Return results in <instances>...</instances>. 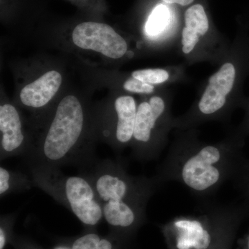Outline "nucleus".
I'll use <instances>...</instances> for the list:
<instances>
[{
    "label": "nucleus",
    "instance_id": "f257e3e1",
    "mask_svg": "<svg viewBox=\"0 0 249 249\" xmlns=\"http://www.w3.org/2000/svg\"><path fill=\"white\" fill-rule=\"evenodd\" d=\"M169 150L155 176L159 186L178 182L198 199L214 196L236 169L237 137L228 134L216 142L201 141L198 128L173 130Z\"/></svg>",
    "mask_w": 249,
    "mask_h": 249
},
{
    "label": "nucleus",
    "instance_id": "f03ea898",
    "mask_svg": "<svg viewBox=\"0 0 249 249\" xmlns=\"http://www.w3.org/2000/svg\"><path fill=\"white\" fill-rule=\"evenodd\" d=\"M84 169L111 229L131 231L145 220L148 201L160 188L153 178L129 175L119 160H96Z\"/></svg>",
    "mask_w": 249,
    "mask_h": 249
},
{
    "label": "nucleus",
    "instance_id": "7ed1b4c3",
    "mask_svg": "<svg viewBox=\"0 0 249 249\" xmlns=\"http://www.w3.org/2000/svg\"><path fill=\"white\" fill-rule=\"evenodd\" d=\"M88 129V112L84 103L76 95L64 96L24 157L28 165L58 168L67 165L89 166L96 159L92 149L84 143Z\"/></svg>",
    "mask_w": 249,
    "mask_h": 249
},
{
    "label": "nucleus",
    "instance_id": "20e7f679",
    "mask_svg": "<svg viewBox=\"0 0 249 249\" xmlns=\"http://www.w3.org/2000/svg\"><path fill=\"white\" fill-rule=\"evenodd\" d=\"M240 39L231 45L227 56L197 93L189 109L175 116L174 130L198 128L209 122L227 123L237 102L244 67Z\"/></svg>",
    "mask_w": 249,
    "mask_h": 249
},
{
    "label": "nucleus",
    "instance_id": "39448f33",
    "mask_svg": "<svg viewBox=\"0 0 249 249\" xmlns=\"http://www.w3.org/2000/svg\"><path fill=\"white\" fill-rule=\"evenodd\" d=\"M29 169L34 186L63 205L84 225L94 227L102 220V206L85 175L67 176L58 168L40 165L29 166Z\"/></svg>",
    "mask_w": 249,
    "mask_h": 249
},
{
    "label": "nucleus",
    "instance_id": "423d86ee",
    "mask_svg": "<svg viewBox=\"0 0 249 249\" xmlns=\"http://www.w3.org/2000/svg\"><path fill=\"white\" fill-rule=\"evenodd\" d=\"M170 88L143 96L138 103L130 146L137 160H155L168 144L175 119L172 113L174 92Z\"/></svg>",
    "mask_w": 249,
    "mask_h": 249
},
{
    "label": "nucleus",
    "instance_id": "0eeeda50",
    "mask_svg": "<svg viewBox=\"0 0 249 249\" xmlns=\"http://www.w3.org/2000/svg\"><path fill=\"white\" fill-rule=\"evenodd\" d=\"M230 47L227 37L213 25L203 4L191 5L185 11L183 25L175 49L187 66L206 62L217 67Z\"/></svg>",
    "mask_w": 249,
    "mask_h": 249
},
{
    "label": "nucleus",
    "instance_id": "6e6552de",
    "mask_svg": "<svg viewBox=\"0 0 249 249\" xmlns=\"http://www.w3.org/2000/svg\"><path fill=\"white\" fill-rule=\"evenodd\" d=\"M204 213L178 216L163 227L174 249H210L216 235L227 231L235 210L229 206L205 204Z\"/></svg>",
    "mask_w": 249,
    "mask_h": 249
},
{
    "label": "nucleus",
    "instance_id": "1a4fd4ad",
    "mask_svg": "<svg viewBox=\"0 0 249 249\" xmlns=\"http://www.w3.org/2000/svg\"><path fill=\"white\" fill-rule=\"evenodd\" d=\"M71 40L78 48L92 51L111 60H122L130 46L125 37L105 23H80L72 31Z\"/></svg>",
    "mask_w": 249,
    "mask_h": 249
},
{
    "label": "nucleus",
    "instance_id": "9d476101",
    "mask_svg": "<svg viewBox=\"0 0 249 249\" xmlns=\"http://www.w3.org/2000/svg\"><path fill=\"white\" fill-rule=\"evenodd\" d=\"M138 102L131 94H120L113 102L109 126L103 139L114 150L130 147L133 140Z\"/></svg>",
    "mask_w": 249,
    "mask_h": 249
},
{
    "label": "nucleus",
    "instance_id": "9b49d317",
    "mask_svg": "<svg viewBox=\"0 0 249 249\" xmlns=\"http://www.w3.org/2000/svg\"><path fill=\"white\" fill-rule=\"evenodd\" d=\"M0 133L1 160L18 155L25 157L31 142L25 133L19 111L9 103L0 106Z\"/></svg>",
    "mask_w": 249,
    "mask_h": 249
},
{
    "label": "nucleus",
    "instance_id": "f8f14e48",
    "mask_svg": "<svg viewBox=\"0 0 249 249\" xmlns=\"http://www.w3.org/2000/svg\"><path fill=\"white\" fill-rule=\"evenodd\" d=\"M63 83V76L58 70H51L24 85L19 93L23 107L33 111H40L48 107Z\"/></svg>",
    "mask_w": 249,
    "mask_h": 249
},
{
    "label": "nucleus",
    "instance_id": "ddd939ff",
    "mask_svg": "<svg viewBox=\"0 0 249 249\" xmlns=\"http://www.w3.org/2000/svg\"><path fill=\"white\" fill-rule=\"evenodd\" d=\"M34 185L32 178H28L22 174L15 173L0 167V196L1 197L16 191L29 189Z\"/></svg>",
    "mask_w": 249,
    "mask_h": 249
},
{
    "label": "nucleus",
    "instance_id": "4468645a",
    "mask_svg": "<svg viewBox=\"0 0 249 249\" xmlns=\"http://www.w3.org/2000/svg\"><path fill=\"white\" fill-rule=\"evenodd\" d=\"M71 249H117L112 240L101 237L95 232L80 236L73 241Z\"/></svg>",
    "mask_w": 249,
    "mask_h": 249
},
{
    "label": "nucleus",
    "instance_id": "2eb2a0df",
    "mask_svg": "<svg viewBox=\"0 0 249 249\" xmlns=\"http://www.w3.org/2000/svg\"><path fill=\"white\" fill-rule=\"evenodd\" d=\"M165 88H158V87L143 83L136 79L129 74L124 76L121 82V89L124 90V92L142 95V96H150L161 91Z\"/></svg>",
    "mask_w": 249,
    "mask_h": 249
},
{
    "label": "nucleus",
    "instance_id": "dca6fc26",
    "mask_svg": "<svg viewBox=\"0 0 249 249\" xmlns=\"http://www.w3.org/2000/svg\"><path fill=\"white\" fill-rule=\"evenodd\" d=\"M8 219V224H6V219H1V227H0V249H4L7 245L9 237V225Z\"/></svg>",
    "mask_w": 249,
    "mask_h": 249
},
{
    "label": "nucleus",
    "instance_id": "f3484780",
    "mask_svg": "<svg viewBox=\"0 0 249 249\" xmlns=\"http://www.w3.org/2000/svg\"><path fill=\"white\" fill-rule=\"evenodd\" d=\"M168 5L178 4L181 6H188L194 3L195 0H160Z\"/></svg>",
    "mask_w": 249,
    "mask_h": 249
},
{
    "label": "nucleus",
    "instance_id": "a211bd4d",
    "mask_svg": "<svg viewBox=\"0 0 249 249\" xmlns=\"http://www.w3.org/2000/svg\"><path fill=\"white\" fill-rule=\"evenodd\" d=\"M54 249H71V247H67V246H58Z\"/></svg>",
    "mask_w": 249,
    "mask_h": 249
},
{
    "label": "nucleus",
    "instance_id": "6ab92c4d",
    "mask_svg": "<svg viewBox=\"0 0 249 249\" xmlns=\"http://www.w3.org/2000/svg\"></svg>",
    "mask_w": 249,
    "mask_h": 249
}]
</instances>
